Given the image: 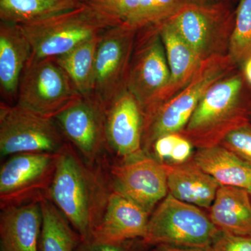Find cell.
Returning a JSON list of instances; mask_svg holds the SVG:
<instances>
[{
	"instance_id": "obj_1",
	"label": "cell",
	"mask_w": 251,
	"mask_h": 251,
	"mask_svg": "<svg viewBox=\"0 0 251 251\" xmlns=\"http://www.w3.org/2000/svg\"><path fill=\"white\" fill-rule=\"evenodd\" d=\"M107 163L89 164L70 143L58 153L46 198L67 218L82 241L92 239L112 192Z\"/></svg>"
},
{
	"instance_id": "obj_2",
	"label": "cell",
	"mask_w": 251,
	"mask_h": 251,
	"mask_svg": "<svg viewBox=\"0 0 251 251\" xmlns=\"http://www.w3.org/2000/svg\"><path fill=\"white\" fill-rule=\"evenodd\" d=\"M251 87L241 69L218 81L179 134L196 149L220 145L229 132L250 122Z\"/></svg>"
},
{
	"instance_id": "obj_3",
	"label": "cell",
	"mask_w": 251,
	"mask_h": 251,
	"mask_svg": "<svg viewBox=\"0 0 251 251\" xmlns=\"http://www.w3.org/2000/svg\"><path fill=\"white\" fill-rule=\"evenodd\" d=\"M238 68L229 56L203 60L192 80L182 90L143 117V150L148 153L155 140L179 133L209 88Z\"/></svg>"
},
{
	"instance_id": "obj_4",
	"label": "cell",
	"mask_w": 251,
	"mask_h": 251,
	"mask_svg": "<svg viewBox=\"0 0 251 251\" xmlns=\"http://www.w3.org/2000/svg\"><path fill=\"white\" fill-rule=\"evenodd\" d=\"M35 59L55 58L101 35L115 24L88 4L28 24L19 25Z\"/></svg>"
},
{
	"instance_id": "obj_5",
	"label": "cell",
	"mask_w": 251,
	"mask_h": 251,
	"mask_svg": "<svg viewBox=\"0 0 251 251\" xmlns=\"http://www.w3.org/2000/svg\"><path fill=\"white\" fill-rule=\"evenodd\" d=\"M220 230L201 209L168 193L150 215L143 242L158 246L207 251Z\"/></svg>"
},
{
	"instance_id": "obj_6",
	"label": "cell",
	"mask_w": 251,
	"mask_h": 251,
	"mask_svg": "<svg viewBox=\"0 0 251 251\" xmlns=\"http://www.w3.org/2000/svg\"><path fill=\"white\" fill-rule=\"evenodd\" d=\"M235 12L232 2L187 3L168 22L203 61L228 55Z\"/></svg>"
},
{
	"instance_id": "obj_7",
	"label": "cell",
	"mask_w": 251,
	"mask_h": 251,
	"mask_svg": "<svg viewBox=\"0 0 251 251\" xmlns=\"http://www.w3.org/2000/svg\"><path fill=\"white\" fill-rule=\"evenodd\" d=\"M68 143L54 118L1 100V158L20 153H59Z\"/></svg>"
},
{
	"instance_id": "obj_8",
	"label": "cell",
	"mask_w": 251,
	"mask_h": 251,
	"mask_svg": "<svg viewBox=\"0 0 251 251\" xmlns=\"http://www.w3.org/2000/svg\"><path fill=\"white\" fill-rule=\"evenodd\" d=\"M81 95L54 58L28 61L21 75L16 104L54 118Z\"/></svg>"
},
{
	"instance_id": "obj_9",
	"label": "cell",
	"mask_w": 251,
	"mask_h": 251,
	"mask_svg": "<svg viewBox=\"0 0 251 251\" xmlns=\"http://www.w3.org/2000/svg\"><path fill=\"white\" fill-rule=\"evenodd\" d=\"M171 79L160 27L137 31L127 90L139 104L143 116L158 103Z\"/></svg>"
},
{
	"instance_id": "obj_10",
	"label": "cell",
	"mask_w": 251,
	"mask_h": 251,
	"mask_svg": "<svg viewBox=\"0 0 251 251\" xmlns=\"http://www.w3.org/2000/svg\"><path fill=\"white\" fill-rule=\"evenodd\" d=\"M58 153H20L8 157L0 168L1 209L46 198Z\"/></svg>"
},
{
	"instance_id": "obj_11",
	"label": "cell",
	"mask_w": 251,
	"mask_h": 251,
	"mask_svg": "<svg viewBox=\"0 0 251 251\" xmlns=\"http://www.w3.org/2000/svg\"><path fill=\"white\" fill-rule=\"evenodd\" d=\"M54 119L68 143L87 163H106V109L94 96H81Z\"/></svg>"
},
{
	"instance_id": "obj_12",
	"label": "cell",
	"mask_w": 251,
	"mask_h": 251,
	"mask_svg": "<svg viewBox=\"0 0 251 251\" xmlns=\"http://www.w3.org/2000/svg\"><path fill=\"white\" fill-rule=\"evenodd\" d=\"M137 30L127 25L107 29L100 37L92 95L105 107L127 90V80Z\"/></svg>"
},
{
	"instance_id": "obj_13",
	"label": "cell",
	"mask_w": 251,
	"mask_h": 251,
	"mask_svg": "<svg viewBox=\"0 0 251 251\" xmlns=\"http://www.w3.org/2000/svg\"><path fill=\"white\" fill-rule=\"evenodd\" d=\"M106 170L112 191L133 201L150 215L168 196L163 164L145 153L110 166L107 163Z\"/></svg>"
},
{
	"instance_id": "obj_14",
	"label": "cell",
	"mask_w": 251,
	"mask_h": 251,
	"mask_svg": "<svg viewBox=\"0 0 251 251\" xmlns=\"http://www.w3.org/2000/svg\"><path fill=\"white\" fill-rule=\"evenodd\" d=\"M143 116L135 97L126 90L106 109V138L109 152L124 161L145 154Z\"/></svg>"
},
{
	"instance_id": "obj_15",
	"label": "cell",
	"mask_w": 251,
	"mask_h": 251,
	"mask_svg": "<svg viewBox=\"0 0 251 251\" xmlns=\"http://www.w3.org/2000/svg\"><path fill=\"white\" fill-rule=\"evenodd\" d=\"M150 214L133 201L112 191L106 209L92 239L118 242L145 237Z\"/></svg>"
},
{
	"instance_id": "obj_16",
	"label": "cell",
	"mask_w": 251,
	"mask_h": 251,
	"mask_svg": "<svg viewBox=\"0 0 251 251\" xmlns=\"http://www.w3.org/2000/svg\"><path fill=\"white\" fill-rule=\"evenodd\" d=\"M32 55L29 41L18 25L0 22V90L3 101H16L21 75Z\"/></svg>"
},
{
	"instance_id": "obj_17",
	"label": "cell",
	"mask_w": 251,
	"mask_h": 251,
	"mask_svg": "<svg viewBox=\"0 0 251 251\" xmlns=\"http://www.w3.org/2000/svg\"><path fill=\"white\" fill-rule=\"evenodd\" d=\"M40 201L1 209L0 251H39Z\"/></svg>"
},
{
	"instance_id": "obj_18",
	"label": "cell",
	"mask_w": 251,
	"mask_h": 251,
	"mask_svg": "<svg viewBox=\"0 0 251 251\" xmlns=\"http://www.w3.org/2000/svg\"><path fill=\"white\" fill-rule=\"evenodd\" d=\"M168 193L182 202L209 209L221 185L196 164L192 157L179 164H163Z\"/></svg>"
},
{
	"instance_id": "obj_19",
	"label": "cell",
	"mask_w": 251,
	"mask_h": 251,
	"mask_svg": "<svg viewBox=\"0 0 251 251\" xmlns=\"http://www.w3.org/2000/svg\"><path fill=\"white\" fill-rule=\"evenodd\" d=\"M160 34L166 51L171 79L158 103L143 117L182 90L192 80L202 62L169 23L160 26Z\"/></svg>"
},
{
	"instance_id": "obj_20",
	"label": "cell",
	"mask_w": 251,
	"mask_h": 251,
	"mask_svg": "<svg viewBox=\"0 0 251 251\" xmlns=\"http://www.w3.org/2000/svg\"><path fill=\"white\" fill-rule=\"evenodd\" d=\"M209 216L221 232L251 235V197L245 188L221 186Z\"/></svg>"
},
{
	"instance_id": "obj_21",
	"label": "cell",
	"mask_w": 251,
	"mask_h": 251,
	"mask_svg": "<svg viewBox=\"0 0 251 251\" xmlns=\"http://www.w3.org/2000/svg\"><path fill=\"white\" fill-rule=\"evenodd\" d=\"M192 159L221 186H251V167L221 145L197 149Z\"/></svg>"
},
{
	"instance_id": "obj_22",
	"label": "cell",
	"mask_w": 251,
	"mask_h": 251,
	"mask_svg": "<svg viewBox=\"0 0 251 251\" xmlns=\"http://www.w3.org/2000/svg\"><path fill=\"white\" fill-rule=\"evenodd\" d=\"M42 224L39 251H75L81 237L67 218L48 198L40 201Z\"/></svg>"
},
{
	"instance_id": "obj_23",
	"label": "cell",
	"mask_w": 251,
	"mask_h": 251,
	"mask_svg": "<svg viewBox=\"0 0 251 251\" xmlns=\"http://www.w3.org/2000/svg\"><path fill=\"white\" fill-rule=\"evenodd\" d=\"M85 0H0V20L28 24L76 9Z\"/></svg>"
},
{
	"instance_id": "obj_24",
	"label": "cell",
	"mask_w": 251,
	"mask_h": 251,
	"mask_svg": "<svg viewBox=\"0 0 251 251\" xmlns=\"http://www.w3.org/2000/svg\"><path fill=\"white\" fill-rule=\"evenodd\" d=\"M101 35L85 41L67 53L54 58L67 73L82 97L92 94L97 49Z\"/></svg>"
},
{
	"instance_id": "obj_25",
	"label": "cell",
	"mask_w": 251,
	"mask_h": 251,
	"mask_svg": "<svg viewBox=\"0 0 251 251\" xmlns=\"http://www.w3.org/2000/svg\"><path fill=\"white\" fill-rule=\"evenodd\" d=\"M187 3V0H140L134 14L125 25L137 31L160 27Z\"/></svg>"
},
{
	"instance_id": "obj_26",
	"label": "cell",
	"mask_w": 251,
	"mask_h": 251,
	"mask_svg": "<svg viewBox=\"0 0 251 251\" xmlns=\"http://www.w3.org/2000/svg\"><path fill=\"white\" fill-rule=\"evenodd\" d=\"M228 56L239 69L251 58V0H239Z\"/></svg>"
},
{
	"instance_id": "obj_27",
	"label": "cell",
	"mask_w": 251,
	"mask_h": 251,
	"mask_svg": "<svg viewBox=\"0 0 251 251\" xmlns=\"http://www.w3.org/2000/svg\"><path fill=\"white\" fill-rule=\"evenodd\" d=\"M140 0H85L86 4L115 25L126 24L138 8Z\"/></svg>"
},
{
	"instance_id": "obj_28",
	"label": "cell",
	"mask_w": 251,
	"mask_h": 251,
	"mask_svg": "<svg viewBox=\"0 0 251 251\" xmlns=\"http://www.w3.org/2000/svg\"><path fill=\"white\" fill-rule=\"evenodd\" d=\"M220 145L251 167V122L229 132Z\"/></svg>"
},
{
	"instance_id": "obj_29",
	"label": "cell",
	"mask_w": 251,
	"mask_h": 251,
	"mask_svg": "<svg viewBox=\"0 0 251 251\" xmlns=\"http://www.w3.org/2000/svg\"><path fill=\"white\" fill-rule=\"evenodd\" d=\"M142 239L118 242H105L91 239L82 241L75 251H150Z\"/></svg>"
},
{
	"instance_id": "obj_30",
	"label": "cell",
	"mask_w": 251,
	"mask_h": 251,
	"mask_svg": "<svg viewBox=\"0 0 251 251\" xmlns=\"http://www.w3.org/2000/svg\"><path fill=\"white\" fill-rule=\"evenodd\" d=\"M206 251H251V235H237L220 231Z\"/></svg>"
},
{
	"instance_id": "obj_31",
	"label": "cell",
	"mask_w": 251,
	"mask_h": 251,
	"mask_svg": "<svg viewBox=\"0 0 251 251\" xmlns=\"http://www.w3.org/2000/svg\"><path fill=\"white\" fill-rule=\"evenodd\" d=\"M194 148L189 140L180 135L172 151L168 164H179L188 161L193 156Z\"/></svg>"
},
{
	"instance_id": "obj_32",
	"label": "cell",
	"mask_w": 251,
	"mask_h": 251,
	"mask_svg": "<svg viewBox=\"0 0 251 251\" xmlns=\"http://www.w3.org/2000/svg\"><path fill=\"white\" fill-rule=\"evenodd\" d=\"M150 251H206L202 249H190V248H180L167 247V246H158L152 247Z\"/></svg>"
},
{
	"instance_id": "obj_33",
	"label": "cell",
	"mask_w": 251,
	"mask_h": 251,
	"mask_svg": "<svg viewBox=\"0 0 251 251\" xmlns=\"http://www.w3.org/2000/svg\"><path fill=\"white\" fill-rule=\"evenodd\" d=\"M248 83L251 86V58L244 64L242 69Z\"/></svg>"
},
{
	"instance_id": "obj_34",
	"label": "cell",
	"mask_w": 251,
	"mask_h": 251,
	"mask_svg": "<svg viewBox=\"0 0 251 251\" xmlns=\"http://www.w3.org/2000/svg\"><path fill=\"white\" fill-rule=\"evenodd\" d=\"M188 3H196V4H206V3L214 2H232L233 0H187Z\"/></svg>"
},
{
	"instance_id": "obj_35",
	"label": "cell",
	"mask_w": 251,
	"mask_h": 251,
	"mask_svg": "<svg viewBox=\"0 0 251 251\" xmlns=\"http://www.w3.org/2000/svg\"><path fill=\"white\" fill-rule=\"evenodd\" d=\"M248 191H249V193H250V196L251 197V185L250 187L249 188V189H248Z\"/></svg>"
},
{
	"instance_id": "obj_36",
	"label": "cell",
	"mask_w": 251,
	"mask_h": 251,
	"mask_svg": "<svg viewBox=\"0 0 251 251\" xmlns=\"http://www.w3.org/2000/svg\"><path fill=\"white\" fill-rule=\"evenodd\" d=\"M250 122H251V112H250Z\"/></svg>"
}]
</instances>
